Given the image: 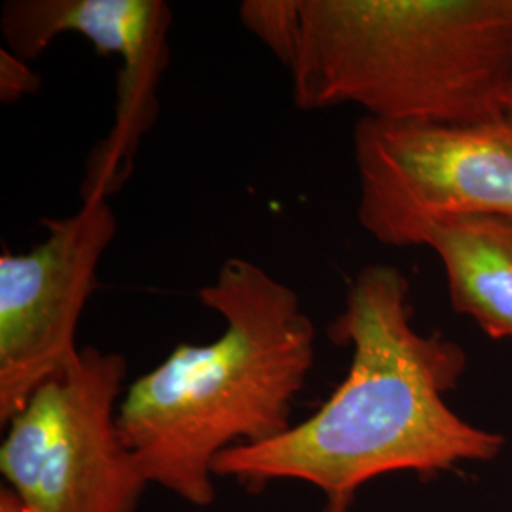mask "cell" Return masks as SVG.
<instances>
[{
  "label": "cell",
  "mask_w": 512,
  "mask_h": 512,
  "mask_svg": "<svg viewBox=\"0 0 512 512\" xmlns=\"http://www.w3.org/2000/svg\"><path fill=\"white\" fill-rule=\"evenodd\" d=\"M412 311L399 268L365 266L329 329L334 344L351 348L342 384L279 437L224 452L215 476L247 490L306 482L323 495V512H351L359 490L380 476H435L499 458L505 439L463 420L444 399L465 372V351L414 329Z\"/></svg>",
  "instance_id": "obj_1"
},
{
  "label": "cell",
  "mask_w": 512,
  "mask_h": 512,
  "mask_svg": "<svg viewBox=\"0 0 512 512\" xmlns=\"http://www.w3.org/2000/svg\"><path fill=\"white\" fill-rule=\"evenodd\" d=\"M239 18L287 69L294 105L473 124L505 116L512 0H245Z\"/></svg>",
  "instance_id": "obj_2"
},
{
  "label": "cell",
  "mask_w": 512,
  "mask_h": 512,
  "mask_svg": "<svg viewBox=\"0 0 512 512\" xmlns=\"http://www.w3.org/2000/svg\"><path fill=\"white\" fill-rule=\"evenodd\" d=\"M198 296L224 332L205 346L179 344L139 376L118 425L148 484L209 507L224 452L291 429L317 332L293 287L247 258H228Z\"/></svg>",
  "instance_id": "obj_3"
},
{
  "label": "cell",
  "mask_w": 512,
  "mask_h": 512,
  "mask_svg": "<svg viewBox=\"0 0 512 512\" xmlns=\"http://www.w3.org/2000/svg\"><path fill=\"white\" fill-rule=\"evenodd\" d=\"M128 361L80 348L8 421L0 473L27 512H137L148 480L122 437Z\"/></svg>",
  "instance_id": "obj_4"
},
{
  "label": "cell",
  "mask_w": 512,
  "mask_h": 512,
  "mask_svg": "<svg viewBox=\"0 0 512 512\" xmlns=\"http://www.w3.org/2000/svg\"><path fill=\"white\" fill-rule=\"evenodd\" d=\"M357 219L391 247H408L431 220L499 217L512 222V116L473 124L380 122L353 129Z\"/></svg>",
  "instance_id": "obj_5"
},
{
  "label": "cell",
  "mask_w": 512,
  "mask_h": 512,
  "mask_svg": "<svg viewBox=\"0 0 512 512\" xmlns=\"http://www.w3.org/2000/svg\"><path fill=\"white\" fill-rule=\"evenodd\" d=\"M46 238L23 255L0 256V425L40 385L73 363L76 329L116 238L109 200L82 202L63 219H42Z\"/></svg>",
  "instance_id": "obj_6"
},
{
  "label": "cell",
  "mask_w": 512,
  "mask_h": 512,
  "mask_svg": "<svg viewBox=\"0 0 512 512\" xmlns=\"http://www.w3.org/2000/svg\"><path fill=\"white\" fill-rule=\"evenodd\" d=\"M171 19L164 0H8L0 10V31L8 50L23 61L37 59L65 33L122 61L167 40Z\"/></svg>",
  "instance_id": "obj_7"
},
{
  "label": "cell",
  "mask_w": 512,
  "mask_h": 512,
  "mask_svg": "<svg viewBox=\"0 0 512 512\" xmlns=\"http://www.w3.org/2000/svg\"><path fill=\"white\" fill-rule=\"evenodd\" d=\"M439 255L452 308L490 338L512 340V222L452 217L425 222L408 239Z\"/></svg>",
  "instance_id": "obj_8"
},
{
  "label": "cell",
  "mask_w": 512,
  "mask_h": 512,
  "mask_svg": "<svg viewBox=\"0 0 512 512\" xmlns=\"http://www.w3.org/2000/svg\"><path fill=\"white\" fill-rule=\"evenodd\" d=\"M40 88V76L33 73L21 57L10 50H0V101L16 103Z\"/></svg>",
  "instance_id": "obj_9"
},
{
  "label": "cell",
  "mask_w": 512,
  "mask_h": 512,
  "mask_svg": "<svg viewBox=\"0 0 512 512\" xmlns=\"http://www.w3.org/2000/svg\"><path fill=\"white\" fill-rule=\"evenodd\" d=\"M0 512H27L16 494L8 488L0 490Z\"/></svg>",
  "instance_id": "obj_10"
},
{
  "label": "cell",
  "mask_w": 512,
  "mask_h": 512,
  "mask_svg": "<svg viewBox=\"0 0 512 512\" xmlns=\"http://www.w3.org/2000/svg\"><path fill=\"white\" fill-rule=\"evenodd\" d=\"M503 107H505V112L512 116V82L509 84V88H507L505 95H503Z\"/></svg>",
  "instance_id": "obj_11"
}]
</instances>
